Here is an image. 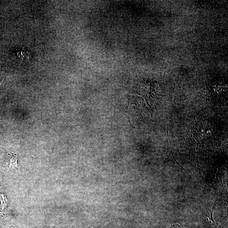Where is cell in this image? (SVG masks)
<instances>
[{"instance_id":"cell-1","label":"cell","mask_w":228,"mask_h":228,"mask_svg":"<svg viewBox=\"0 0 228 228\" xmlns=\"http://www.w3.org/2000/svg\"><path fill=\"white\" fill-rule=\"evenodd\" d=\"M18 56L20 58L22 59V60H29L31 58V55L30 53L28 50H26L25 49L22 48L18 52Z\"/></svg>"}]
</instances>
